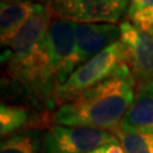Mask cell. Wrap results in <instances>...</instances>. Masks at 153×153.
<instances>
[{"label":"cell","mask_w":153,"mask_h":153,"mask_svg":"<svg viewBox=\"0 0 153 153\" xmlns=\"http://www.w3.org/2000/svg\"><path fill=\"white\" fill-rule=\"evenodd\" d=\"M88 153H126L124 148L121 146L120 142H114L109 143V144H105L101 148L97 149V150H93Z\"/></svg>","instance_id":"obj_15"},{"label":"cell","mask_w":153,"mask_h":153,"mask_svg":"<svg viewBox=\"0 0 153 153\" xmlns=\"http://www.w3.org/2000/svg\"><path fill=\"white\" fill-rule=\"evenodd\" d=\"M118 126L124 129L153 128V81L138 84L134 101Z\"/></svg>","instance_id":"obj_10"},{"label":"cell","mask_w":153,"mask_h":153,"mask_svg":"<svg viewBox=\"0 0 153 153\" xmlns=\"http://www.w3.org/2000/svg\"><path fill=\"white\" fill-rule=\"evenodd\" d=\"M33 1H36V2H40V4H41V2H45V4H49L51 0H33Z\"/></svg>","instance_id":"obj_17"},{"label":"cell","mask_w":153,"mask_h":153,"mask_svg":"<svg viewBox=\"0 0 153 153\" xmlns=\"http://www.w3.org/2000/svg\"><path fill=\"white\" fill-rule=\"evenodd\" d=\"M47 6L33 0H25L18 4H8L1 1L0 6V40L1 47L7 48L11 40L28 19Z\"/></svg>","instance_id":"obj_9"},{"label":"cell","mask_w":153,"mask_h":153,"mask_svg":"<svg viewBox=\"0 0 153 153\" xmlns=\"http://www.w3.org/2000/svg\"><path fill=\"white\" fill-rule=\"evenodd\" d=\"M126 153H153V128L124 129L120 126L111 129Z\"/></svg>","instance_id":"obj_11"},{"label":"cell","mask_w":153,"mask_h":153,"mask_svg":"<svg viewBox=\"0 0 153 153\" xmlns=\"http://www.w3.org/2000/svg\"><path fill=\"white\" fill-rule=\"evenodd\" d=\"M136 79L124 62L105 81L58 107L52 116L57 125L114 129L135 98Z\"/></svg>","instance_id":"obj_2"},{"label":"cell","mask_w":153,"mask_h":153,"mask_svg":"<svg viewBox=\"0 0 153 153\" xmlns=\"http://www.w3.org/2000/svg\"><path fill=\"white\" fill-rule=\"evenodd\" d=\"M119 41L126 50V62L133 76L141 83L153 81V35L136 27L129 21L119 25Z\"/></svg>","instance_id":"obj_7"},{"label":"cell","mask_w":153,"mask_h":153,"mask_svg":"<svg viewBox=\"0 0 153 153\" xmlns=\"http://www.w3.org/2000/svg\"><path fill=\"white\" fill-rule=\"evenodd\" d=\"M131 0H51L50 10L55 16L77 23L119 22L127 13Z\"/></svg>","instance_id":"obj_6"},{"label":"cell","mask_w":153,"mask_h":153,"mask_svg":"<svg viewBox=\"0 0 153 153\" xmlns=\"http://www.w3.org/2000/svg\"><path fill=\"white\" fill-rule=\"evenodd\" d=\"M124 62H126V50L118 40L71 73L68 79L56 90L55 107L71 102L81 93L105 81Z\"/></svg>","instance_id":"obj_3"},{"label":"cell","mask_w":153,"mask_h":153,"mask_svg":"<svg viewBox=\"0 0 153 153\" xmlns=\"http://www.w3.org/2000/svg\"><path fill=\"white\" fill-rule=\"evenodd\" d=\"M48 48L51 74L57 90L68 79L71 73L81 66L71 22L52 14L48 28Z\"/></svg>","instance_id":"obj_4"},{"label":"cell","mask_w":153,"mask_h":153,"mask_svg":"<svg viewBox=\"0 0 153 153\" xmlns=\"http://www.w3.org/2000/svg\"><path fill=\"white\" fill-rule=\"evenodd\" d=\"M4 2H8V4H18V2H23L25 0H1Z\"/></svg>","instance_id":"obj_16"},{"label":"cell","mask_w":153,"mask_h":153,"mask_svg":"<svg viewBox=\"0 0 153 153\" xmlns=\"http://www.w3.org/2000/svg\"><path fill=\"white\" fill-rule=\"evenodd\" d=\"M77 44L79 64L92 59L120 38V28L116 24L71 22Z\"/></svg>","instance_id":"obj_8"},{"label":"cell","mask_w":153,"mask_h":153,"mask_svg":"<svg viewBox=\"0 0 153 153\" xmlns=\"http://www.w3.org/2000/svg\"><path fill=\"white\" fill-rule=\"evenodd\" d=\"M30 120V112L23 107L1 103L0 107V133L5 136L24 128Z\"/></svg>","instance_id":"obj_13"},{"label":"cell","mask_w":153,"mask_h":153,"mask_svg":"<svg viewBox=\"0 0 153 153\" xmlns=\"http://www.w3.org/2000/svg\"><path fill=\"white\" fill-rule=\"evenodd\" d=\"M118 138L107 129L57 125L42 141L41 153H88Z\"/></svg>","instance_id":"obj_5"},{"label":"cell","mask_w":153,"mask_h":153,"mask_svg":"<svg viewBox=\"0 0 153 153\" xmlns=\"http://www.w3.org/2000/svg\"><path fill=\"white\" fill-rule=\"evenodd\" d=\"M52 19L49 6L34 14L1 53L6 76L33 104L55 108L56 83L50 68L48 28Z\"/></svg>","instance_id":"obj_1"},{"label":"cell","mask_w":153,"mask_h":153,"mask_svg":"<svg viewBox=\"0 0 153 153\" xmlns=\"http://www.w3.org/2000/svg\"><path fill=\"white\" fill-rule=\"evenodd\" d=\"M41 135L39 131H23L1 142L0 153H39Z\"/></svg>","instance_id":"obj_12"},{"label":"cell","mask_w":153,"mask_h":153,"mask_svg":"<svg viewBox=\"0 0 153 153\" xmlns=\"http://www.w3.org/2000/svg\"><path fill=\"white\" fill-rule=\"evenodd\" d=\"M126 16L136 27L153 35V0H131Z\"/></svg>","instance_id":"obj_14"}]
</instances>
